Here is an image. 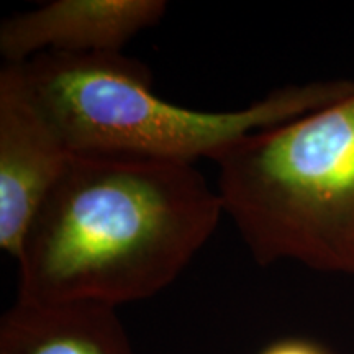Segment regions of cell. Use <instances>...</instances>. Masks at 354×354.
Listing matches in <instances>:
<instances>
[{
    "label": "cell",
    "mask_w": 354,
    "mask_h": 354,
    "mask_svg": "<svg viewBox=\"0 0 354 354\" xmlns=\"http://www.w3.org/2000/svg\"><path fill=\"white\" fill-rule=\"evenodd\" d=\"M225 215L190 162L71 154L21 243L17 300L117 308L169 287Z\"/></svg>",
    "instance_id": "cell-1"
},
{
    "label": "cell",
    "mask_w": 354,
    "mask_h": 354,
    "mask_svg": "<svg viewBox=\"0 0 354 354\" xmlns=\"http://www.w3.org/2000/svg\"><path fill=\"white\" fill-rule=\"evenodd\" d=\"M13 66L69 154L88 156L215 161L251 133L354 94V81L331 79L279 87L245 109L210 112L158 95L148 66L123 53H46Z\"/></svg>",
    "instance_id": "cell-2"
},
{
    "label": "cell",
    "mask_w": 354,
    "mask_h": 354,
    "mask_svg": "<svg viewBox=\"0 0 354 354\" xmlns=\"http://www.w3.org/2000/svg\"><path fill=\"white\" fill-rule=\"evenodd\" d=\"M225 215L261 266L354 277V94L215 159Z\"/></svg>",
    "instance_id": "cell-3"
},
{
    "label": "cell",
    "mask_w": 354,
    "mask_h": 354,
    "mask_svg": "<svg viewBox=\"0 0 354 354\" xmlns=\"http://www.w3.org/2000/svg\"><path fill=\"white\" fill-rule=\"evenodd\" d=\"M71 154L32 100L19 69L0 71V250L17 261Z\"/></svg>",
    "instance_id": "cell-4"
},
{
    "label": "cell",
    "mask_w": 354,
    "mask_h": 354,
    "mask_svg": "<svg viewBox=\"0 0 354 354\" xmlns=\"http://www.w3.org/2000/svg\"><path fill=\"white\" fill-rule=\"evenodd\" d=\"M166 12V0H53L2 21L0 55L21 64L46 53H123Z\"/></svg>",
    "instance_id": "cell-5"
},
{
    "label": "cell",
    "mask_w": 354,
    "mask_h": 354,
    "mask_svg": "<svg viewBox=\"0 0 354 354\" xmlns=\"http://www.w3.org/2000/svg\"><path fill=\"white\" fill-rule=\"evenodd\" d=\"M0 354H135L117 308L15 304L0 318Z\"/></svg>",
    "instance_id": "cell-6"
},
{
    "label": "cell",
    "mask_w": 354,
    "mask_h": 354,
    "mask_svg": "<svg viewBox=\"0 0 354 354\" xmlns=\"http://www.w3.org/2000/svg\"><path fill=\"white\" fill-rule=\"evenodd\" d=\"M258 354H331L328 349L312 339L282 338L261 349Z\"/></svg>",
    "instance_id": "cell-7"
}]
</instances>
